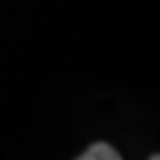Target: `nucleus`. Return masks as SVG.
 <instances>
[{"label": "nucleus", "instance_id": "obj_1", "mask_svg": "<svg viewBox=\"0 0 160 160\" xmlns=\"http://www.w3.org/2000/svg\"><path fill=\"white\" fill-rule=\"evenodd\" d=\"M77 160H123V158L119 156V152L112 146L100 142V143H94L92 148H88Z\"/></svg>", "mask_w": 160, "mask_h": 160}, {"label": "nucleus", "instance_id": "obj_2", "mask_svg": "<svg viewBox=\"0 0 160 160\" xmlns=\"http://www.w3.org/2000/svg\"><path fill=\"white\" fill-rule=\"evenodd\" d=\"M152 160H160V158H158V156H152Z\"/></svg>", "mask_w": 160, "mask_h": 160}]
</instances>
